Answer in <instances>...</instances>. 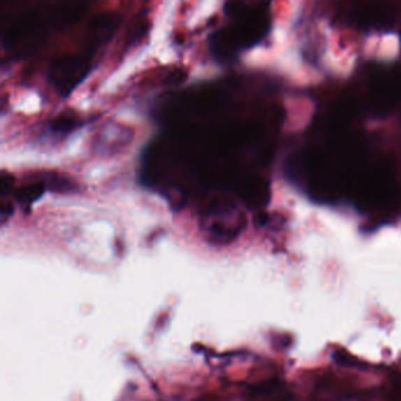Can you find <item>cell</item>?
Segmentation results:
<instances>
[{"label": "cell", "instance_id": "3", "mask_svg": "<svg viewBox=\"0 0 401 401\" xmlns=\"http://www.w3.org/2000/svg\"><path fill=\"white\" fill-rule=\"evenodd\" d=\"M87 67L89 65L84 63L82 60L78 59H66L61 60L59 63H57L51 70V80L53 84L59 82L61 79H66L60 84V92L70 93L72 89H75L77 84L82 82L85 75H87Z\"/></svg>", "mask_w": 401, "mask_h": 401}, {"label": "cell", "instance_id": "4", "mask_svg": "<svg viewBox=\"0 0 401 401\" xmlns=\"http://www.w3.org/2000/svg\"><path fill=\"white\" fill-rule=\"evenodd\" d=\"M358 22L365 27H383L392 20V11L380 5H368L359 8Z\"/></svg>", "mask_w": 401, "mask_h": 401}, {"label": "cell", "instance_id": "2", "mask_svg": "<svg viewBox=\"0 0 401 401\" xmlns=\"http://www.w3.org/2000/svg\"><path fill=\"white\" fill-rule=\"evenodd\" d=\"M401 98V73L399 71H381L371 84V103L378 111L392 108Z\"/></svg>", "mask_w": 401, "mask_h": 401}, {"label": "cell", "instance_id": "6", "mask_svg": "<svg viewBox=\"0 0 401 401\" xmlns=\"http://www.w3.org/2000/svg\"><path fill=\"white\" fill-rule=\"evenodd\" d=\"M333 359L337 361V364L346 366V367L363 368L364 364L357 358L353 357L352 354L345 351H335L333 353Z\"/></svg>", "mask_w": 401, "mask_h": 401}, {"label": "cell", "instance_id": "1", "mask_svg": "<svg viewBox=\"0 0 401 401\" xmlns=\"http://www.w3.org/2000/svg\"><path fill=\"white\" fill-rule=\"evenodd\" d=\"M361 199L373 208L388 210L398 201V186L394 175L387 168H377L360 175L357 182Z\"/></svg>", "mask_w": 401, "mask_h": 401}, {"label": "cell", "instance_id": "5", "mask_svg": "<svg viewBox=\"0 0 401 401\" xmlns=\"http://www.w3.org/2000/svg\"><path fill=\"white\" fill-rule=\"evenodd\" d=\"M280 388H282V383L279 380H268V381H264V383L249 387L247 393H249V397L252 398L268 397Z\"/></svg>", "mask_w": 401, "mask_h": 401}]
</instances>
